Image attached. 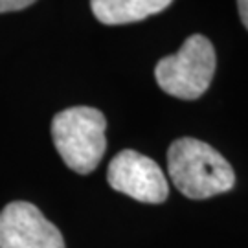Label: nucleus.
<instances>
[{
	"instance_id": "f257e3e1",
	"label": "nucleus",
	"mask_w": 248,
	"mask_h": 248,
	"mask_svg": "<svg viewBox=\"0 0 248 248\" xmlns=\"http://www.w3.org/2000/svg\"><path fill=\"white\" fill-rule=\"evenodd\" d=\"M168 171L178 191L195 201L226 193L235 184V173L228 160L195 138H180L171 143Z\"/></svg>"
},
{
	"instance_id": "f03ea898",
	"label": "nucleus",
	"mask_w": 248,
	"mask_h": 248,
	"mask_svg": "<svg viewBox=\"0 0 248 248\" xmlns=\"http://www.w3.org/2000/svg\"><path fill=\"white\" fill-rule=\"evenodd\" d=\"M105 129L107 120L98 108H66L55 114L52 122L55 149L72 171L89 175L98 168L105 155Z\"/></svg>"
},
{
	"instance_id": "7ed1b4c3",
	"label": "nucleus",
	"mask_w": 248,
	"mask_h": 248,
	"mask_svg": "<svg viewBox=\"0 0 248 248\" xmlns=\"http://www.w3.org/2000/svg\"><path fill=\"white\" fill-rule=\"evenodd\" d=\"M215 50L210 39L191 35L173 55L160 59L155 76L158 87L178 99H197L210 89L215 74Z\"/></svg>"
},
{
	"instance_id": "20e7f679",
	"label": "nucleus",
	"mask_w": 248,
	"mask_h": 248,
	"mask_svg": "<svg viewBox=\"0 0 248 248\" xmlns=\"http://www.w3.org/2000/svg\"><path fill=\"white\" fill-rule=\"evenodd\" d=\"M107 180L114 191L125 193L140 202L160 204L169 193L168 180L158 164L133 149L122 151L110 160Z\"/></svg>"
},
{
	"instance_id": "39448f33",
	"label": "nucleus",
	"mask_w": 248,
	"mask_h": 248,
	"mask_svg": "<svg viewBox=\"0 0 248 248\" xmlns=\"http://www.w3.org/2000/svg\"><path fill=\"white\" fill-rule=\"evenodd\" d=\"M0 248H66L61 232L41 210L24 201L0 212Z\"/></svg>"
},
{
	"instance_id": "423d86ee",
	"label": "nucleus",
	"mask_w": 248,
	"mask_h": 248,
	"mask_svg": "<svg viewBox=\"0 0 248 248\" xmlns=\"http://www.w3.org/2000/svg\"><path fill=\"white\" fill-rule=\"evenodd\" d=\"M171 2L173 0H90V8L101 24L116 26L156 15Z\"/></svg>"
},
{
	"instance_id": "0eeeda50",
	"label": "nucleus",
	"mask_w": 248,
	"mask_h": 248,
	"mask_svg": "<svg viewBox=\"0 0 248 248\" xmlns=\"http://www.w3.org/2000/svg\"><path fill=\"white\" fill-rule=\"evenodd\" d=\"M35 0H0V13H8V11H18L28 6H31Z\"/></svg>"
},
{
	"instance_id": "6e6552de",
	"label": "nucleus",
	"mask_w": 248,
	"mask_h": 248,
	"mask_svg": "<svg viewBox=\"0 0 248 248\" xmlns=\"http://www.w3.org/2000/svg\"><path fill=\"white\" fill-rule=\"evenodd\" d=\"M237 8H239L241 20H243L245 28L248 30V0H237Z\"/></svg>"
}]
</instances>
